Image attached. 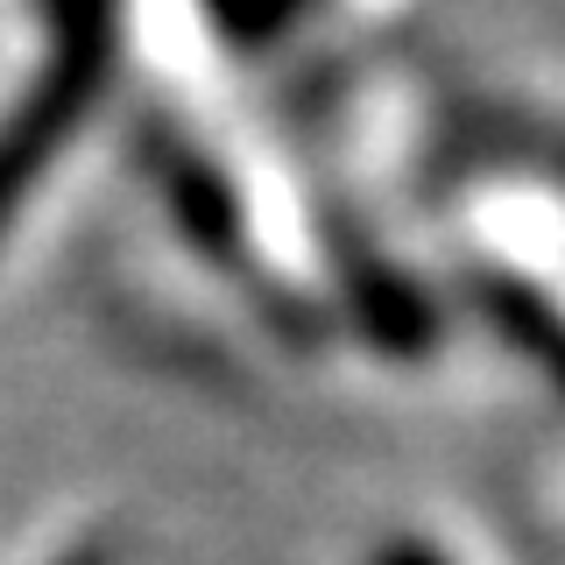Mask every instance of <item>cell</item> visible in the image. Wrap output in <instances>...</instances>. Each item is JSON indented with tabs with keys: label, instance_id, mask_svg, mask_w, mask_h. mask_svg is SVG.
Returning <instances> with one entry per match:
<instances>
[{
	"label": "cell",
	"instance_id": "cell-1",
	"mask_svg": "<svg viewBox=\"0 0 565 565\" xmlns=\"http://www.w3.org/2000/svg\"><path fill=\"white\" fill-rule=\"evenodd\" d=\"M106 57H114V0H57V50H50L43 85L29 93L22 120L0 135V220L43 170V156L85 120V106L106 85Z\"/></svg>",
	"mask_w": 565,
	"mask_h": 565
},
{
	"label": "cell",
	"instance_id": "cell-2",
	"mask_svg": "<svg viewBox=\"0 0 565 565\" xmlns=\"http://www.w3.org/2000/svg\"><path fill=\"white\" fill-rule=\"evenodd\" d=\"M481 305H488V318L494 326L509 332V340H516L523 353H537L544 367H552V375L565 382V318L544 305L537 290H523V282H502V276H488L481 282Z\"/></svg>",
	"mask_w": 565,
	"mask_h": 565
},
{
	"label": "cell",
	"instance_id": "cell-3",
	"mask_svg": "<svg viewBox=\"0 0 565 565\" xmlns=\"http://www.w3.org/2000/svg\"><path fill=\"white\" fill-rule=\"evenodd\" d=\"M375 565H438V558H431V552H417V544H388Z\"/></svg>",
	"mask_w": 565,
	"mask_h": 565
},
{
	"label": "cell",
	"instance_id": "cell-4",
	"mask_svg": "<svg viewBox=\"0 0 565 565\" xmlns=\"http://www.w3.org/2000/svg\"><path fill=\"white\" fill-rule=\"evenodd\" d=\"M78 565H99V558H78Z\"/></svg>",
	"mask_w": 565,
	"mask_h": 565
}]
</instances>
